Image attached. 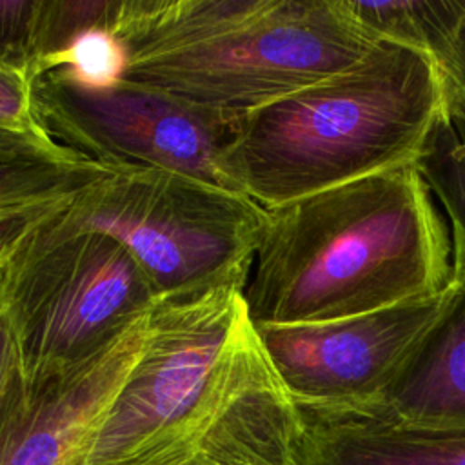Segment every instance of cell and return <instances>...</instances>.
Instances as JSON below:
<instances>
[{"label":"cell","mask_w":465,"mask_h":465,"mask_svg":"<svg viewBox=\"0 0 465 465\" xmlns=\"http://www.w3.org/2000/svg\"><path fill=\"white\" fill-rule=\"evenodd\" d=\"M120 0H42L36 56L31 71L35 82L44 64L69 49L89 33H113Z\"/></svg>","instance_id":"obj_15"},{"label":"cell","mask_w":465,"mask_h":465,"mask_svg":"<svg viewBox=\"0 0 465 465\" xmlns=\"http://www.w3.org/2000/svg\"><path fill=\"white\" fill-rule=\"evenodd\" d=\"M302 414L243 291L158 300L142 354L71 465H294Z\"/></svg>","instance_id":"obj_1"},{"label":"cell","mask_w":465,"mask_h":465,"mask_svg":"<svg viewBox=\"0 0 465 465\" xmlns=\"http://www.w3.org/2000/svg\"><path fill=\"white\" fill-rule=\"evenodd\" d=\"M300 414L294 465H465V430L363 414Z\"/></svg>","instance_id":"obj_11"},{"label":"cell","mask_w":465,"mask_h":465,"mask_svg":"<svg viewBox=\"0 0 465 465\" xmlns=\"http://www.w3.org/2000/svg\"><path fill=\"white\" fill-rule=\"evenodd\" d=\"M440 65L447 85L449 113L465 124V18L447 56L440 62Z\"/></svg>","instance_id":"obj_20"},{"label":"cell","mask_w":465,"mask_h":465,"mask_svg":"<svg viewBox=\"0 0 465 465\" xmlns=\"http://www.w3.org/2000/svg\"><path fill=\"white\" fill-rule=\"evenodd\" d=\"M416 167L450 218L452 232L465 240V125L445 107Z\"/></svg>","instance_id":"obj_14"},{"label":"cell","mask_w":465,"mask_h":465,"mask_svg":"<svg viewBox=\"0 0 465 465\" xmlns=\"http://www.w3.org/2000/svg\"><path fill=\"white\" fill-rule=\"evenodd\" d=\"M113 173L54 140L0 129V214L71 202Z\"/></svg>","instance_id":"obj_12"},{"label":"cell","mask_w":465,"mask_h":465,"mask_svg":"<svg viewBox=\"0 0 465 465\" xmlns=\"http://www.w3.org/2000/svg\"><path fill=\"white\" fill-rule=\"evenodd\" d=\"M56 69H62L85 84L107 85L122 80L125 71V53L113 35L89 33L64 53L49 58L42 67V74Z\"/></svg>","instance_id":"obj_16"},{"label":"cell","mask_w":465,"mask_h":465,"mask_svg":"<svg viewBox=\"0 0 465 465\" xmlns=\"http://www.w3.org/2000/svg\"><path fill=\"white\" fill-rule=\"evenodd\" d=\"M58 220L122 243L158 302L216 289L245 291L265 209L242 193L183 173L114 165L111 176L74 196Z\"/></svg>","instance_id":"obj_5"},{"label":"cell","mask_w":465,"mask_h":465,"mask_svg":"<svg viewBox=\"0 0 465 465\" xmlns=\"http://www.w3.org/2000/svg\"><path fill=\"white\" fill-rule=\"evenodd\" d=\"M445 107L434 56L376 40L345 71L238 116L222 169L234 191L276 207L414 163Z\"/></svg>","instance_id":"obj_3"},{"label":"cell","mask_w":465,"mask_h":465,"mask_svg":"<svg viewBox=\"0 0 465 465\" xmlns=\"http://www.w3.org/2000/svg\"><path fill=\"white\" fill-rule=\"evenodd\" d=\"M122 80L238 118L354 65L376 42L340 0H120Z\"/></svg>","instance_id":"obj_4"},{"label":"cell","mask_w":465,"mask_h":465,"mask_svg":"<svg viewBox=\"0 0 465 465\" xmlns=\"http://www.w3.org/2000/svg\"><path fill=\"white\" fill-rule=\"evenodd\" d=\"M42 0H0V65L31 80ZM33 82V80H31Z\"/></svg>","instance_id":"obj_17"},{"label":"cell","mask_w":465,"mask_h":465,"mask_svg":"<svg viewBox=\"0 0 465 465\" xmlns=\"http://www.w3.org/2000/svg\"><path fill=\"white\" fill-rule=\"evenodd\" d=\"M69 202L38 205L0 214V269L18 252L22 243L53 214L64 209Z\"/></svg>","instance_id":"obj_19"},{"label":"cell","mask_w":465,"mask_h":465,"mask_svg":"<svg viewBox=\"0 0 465 465\" xmlns=\"http://www.w3.org/2000/svg\"><path fill=\"white\" fill-rule=\"evenodd\" d=\"M447 289L360 316L254 329L300 409L371 414L440 312Z\"/></svg>","instance_id":"obj_8"},{"label":"cell","mask_w":465,"mask_h":465,"mask_svg":"<svg viewBox=\"0 0 465 465\" xmlns=\"http://www.w3.org/2000/svg\"><path fill=\"white\" fill-rule=\"evenodd\" d=\"M343 11L374 40H391L441 62L465 18V0L358 2L340 0Z\"/></svg>","instance_id":"obj_13"},{"label":"cell","mask_w":465,"mask_h":465,"mask_svg":"<svg viewBox=\"0 0 465 465\" xmlns=\"http://www.w3.org/2000/svg\"><path fill=\"white\" fill-rule=\"evenodd\" d=\"M407 425L465 430V240L452 232V280L374 412Z\"/></svg>","instance_id":"obj_10"},{"label":"cell","mask_w":465,"mask_h":465,"mask_svg":"<svg viewBox=\"0 0 465 465\" xmlns=\"http://www.w3.org/2000/svg\"><path fill=\"white\" fill-rule=\"evenodd\" d=\"M249 278L254 327L331 322L443 292L452 245L407 163L265 209Z\"/></svg>","instance_id":"obj_2"},{"label":"cell","mask_w":465,"mask_h":465,"mask_svg":"<svg viewBox=\"0 0 465 465\" xmlns=\"http://www.w3.org/2000/svg\"><path fill=\"white\" fill-rule=\"evenodd\" d=\"M149 314L74 367L35 383L15 378L0 400V465H71L134 369Z\"/></svg>","instance_id":"obj_9"},{"label":"cell","mask_w":465,"mask_h":465,"mask_svg":"<svg viewBox=\"0 0 465 465\" xmlns=\"http://www.w3.org/2000/svg\"><path fill=\"white\" fill-rule=\"evenodd\" d=\"M60 211L0 269V305L27 383L91 358L156 303L122 243L100 231L62 225Z\"/></svg>","instance_id":"obj_6"},{"label":"cell","mask_w":465,"mask_h":465,"mask_svg":"<svg viewBox=\"0 0 465 465\" xmlns=\"http://www.w3.org/2000/svg\"><path fill=\"white\" fill-rule=\"evenodd\" d=\"M0 129L53 140L36 118L33 82L27 74L4 65H0Z\"/></svg>","instance_id":"obj_18"},{"label":"cell","mask_w":465,"mask_h":465,"mask_svg":"<svg viewBox=\"0 0 465 465\" xmlns=\"http://www.w3.org/2000/svg\"><path fill=\"white\" fill-rule=\"evenodd\" d=\"M22 372L20 354L13 332L11 320L5 309L0 305V400L7 392L9 385Z\"/></svg>","instance_id":"obj_21"},{"label":"cell","mask_w":465,"mask_h":465,"mask_svg":"<svg viewBox=\"0 0 465 465\" xmlns=\"http://www.w3.org/2000/svg\"><path fill=\"white\" fill-rule=\"evenodd\" d=\"M33 102L49 138L94 162L176 171L234 191L222 169L234 118L125 80L85 84L62 69L33 82Z\"/></svg>","instance_id":"obj_7"}]
</instances>
